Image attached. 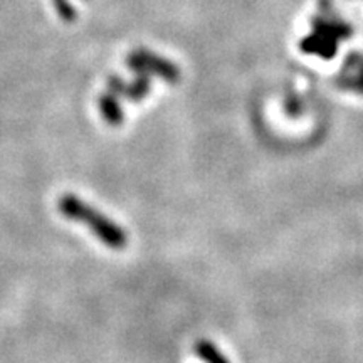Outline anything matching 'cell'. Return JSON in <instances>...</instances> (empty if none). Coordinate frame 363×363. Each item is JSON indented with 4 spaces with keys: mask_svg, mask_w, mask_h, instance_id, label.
I'll return each instance as SVG.
<instances>
[{
    "mask_svg": "<svg viewBox=\"0 0 363 363\" xmlns=\"http://www.w3.org/2000/svg\"><path fill=\"white\" fill-rule=\"evenodd\" d=\"M340 30H342L340 27H335L330 24L316 27L315 33L303 39L301 49L305 52L316 54V56H321L325 59L333 57L338 49Z\"/></svg>",
    "mask_w": 363,
    "mask_h": 363,
    "instance_id": "cell-2",
    "label": "cell"
},
{
    "mask_svg": "<svg viewBox=\"0 0 363 363\" xmlns=\"http://www.w3.org/2000/svg\"><path fill=\"white\" fill-rule=\"evenodd\" d=\"M99 110L108 125L118 126L123 123V111H121L120 104H118L111 96H103L99 101Z\"/></svg>",
    "mask_w": 363,
    "mask_h": 363,
    "instance_id": "cell-3",
    "label": "cell"
},
{
    "mask_svg": "<svg viewBox=\"0 0 363 363\" xmlns=\"http://www.w3.org/2000/svg\"><path fill=\"white\" fill-rule=\"evenodd\" d=\"M195 353L206 363H230L222 355L219 348L212 342H208V340H201V342L195 343Z\"/></svg>",
    "mask_w": 363,
    "mask_h": 363,
    "instance_id": "cell-4",
    "label": "cell"
},
{
    "mask_svg": "<svg viewBox=\"0 0 363 363\" xmlns=\"http://www.w3.org/2000/svg\"><path fill=\"white\" fill-rule=\"evenodd\" d=\"M57 208L66 219L88 225L91 233L99 239V242L113 251H123L128 247V234L123 227L118 225L98 208L91 207L83 199L72 194H65L59 199Z\"/></svg>",
    "mask_w": 363,
    "mask_h": 363,
    "instance_id": "cell-1",
    "label": "cell"
}]
</instances>
